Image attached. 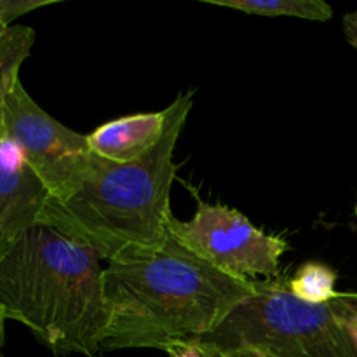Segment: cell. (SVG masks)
Instances as JSON below:
<instances>
[{"label": "cell", "instance_id": "18", "mask_svg": "<svg viewBox=\"0 0 357 357\" xmlns=\"http://www.w3.org/2000/svg\"><path fill=\"white\" fill-rule=\"evenodd\" d=\"M356 213H357V209H356Z\"/></svg>", "mask_w": 357, "mask_h": 357}, {"label": "cell", "instance_id": "9", "mask_svg": "<svg viewBox=\"0 0 357 357\" xmlns=\"http://www.w3.org/2000/svg\"><path fill=\"white\" fill-rule=\"evenodd\" d=\"M35 44V30L13 24L0 38V143L3 129V108L10 91L20 82V70Z\"/></svg>", "mask_w": 357, "mask_h": 357}, {"label": "cell", "instance_id": "8", "mask_svg": "<svg viewBox=\"0 0 357 357\" xmlns=\"http://www.w3.org/2000/svg\"><path fill=\"white\" fill-rule=\"evenodd\" d=\"M166 112H149L105 122L89 138L91 152L112 162L126 164L138 160L162 138Z\"/></svg>", "mask_w": 357, "mask_h": 357}, {"label": "cell", "instance_id": "2", "mask_svg": "<svg viewBox=\"0 0 357 357\" xmlns=\"http://www.w3.org/2000/svg\"><path fill=\"white\" fill-rule=\"evenodd\" d=\"M195 91L180 93L166 112L162 138L142 159L119 164L93 153L79 192L66 201H45L38 223L93 248L103 261L169 239L173 155L194 105Z\"/></svg>", "mask_w": 357, "mask_h": 357}, {"label": "cell", "instance_id": "15", "mask_svg": "<svg viewBox=\"0 0 357 357\" xmlns=\"http://www.w3.org/2000/svg\"><path fill=\"white\" fill-rule=\"evenodd\" d=\"M195 347H197L201 357H234L230 351H223V349L216 347L211 344H202V342H194Z\"/></svg>", "mask_w": 357, "mask_h": 357}, {"label": "cell", "instance_id": "7", "mask_svg": "<svg viewBox=\"0 0 357 357\" xmlns=\"http://www.w3.org/2000/svg\"><path fill=\"white\" fill-rule=\"evenodd\" d=\"M49 194L20 150L0 143V257L31 227L38 225Z\"/></svg>", "mask_w": 357, "mask_h": 357}, {"label": "cell", "instance_id": "10", "mask_svg": "<svg viewBox=\"0 0 357 357\" xmlns=\"http://www.w3.org/2000/svg\"><path fill=\"white\" fill-rule=\"evenodd\" d=\"M206 3L255 16H289L309 21H328L333 9L323 0H204Z\"/></svg>", "mask_w": 357, "mask_h": 357}, {"label": "cell", "instance_id": "14", "mask_svg": "<svg viewBox=\"0 0 357 357\" xmlns=\"http://www.w3.org/2000/svg\"><path fill=\"white\" fill-rule=\"evenodd\" d=\"M344 33L349 44L357 51V13H349L344 16Z\"/></svg>", "mask_w": 357, "mask_h": 357}, {"label": "cell", "instance_id": "11", "mask_svg": "<svg viewBox=\"0 0 357 357\" xmlns=\"http://www.w3.org/2000/svg\"><path fill=\"white\" fill-rule=\"evenodd\" d=\"M337 274L323 264H305L288 281V289L309 303H326L337 296Z\"/></svg>", "mask_w": 357, "mask_h": 357}, {"label": "cell", "instance_id": "16", "mask_svg": "<svg viewBox=\"0 0 357 357\" xmlns=\"http://www.w3.org/2000/svg\"><path fill=\"white\" fill-rule=\"evenodd\" d=\"M234 357H267L257 351H251V349H236V351H230Z\"/></svg>", "mask_w": 357, "mask_h": 357}, {"label": "cell", "instance_id": "5", "mask_svg": "<svg viewBox=\"0 0 357 357\" xmlns=\"http://www.w3.org/2000/svg\"><path fill=\"white\" fill-rule=\"evenodd\" d=\"M2 142L20 150L49 199L66 201L82 187L93 157L89 138L68 129L38 107L21 80L6 101Z\"/></svg>", "mask_w": 357, "mask_h": 357}, {"label": "cell", "instance_id": "13", "mask_svg": "<svg viewBox=\"0 0 357 357\" xmlns=\"http://www.w3.org/2000/svg\"><path fill=\"white\" fill-rule=\"evenodd\" d=\"M331 307L337 312L338 319L344 323L357 349V293H337L330 300Z\"/></svg>", "mask_w": 357, "mask_h": 357}, {"label": "cell", "instance_id": "3", "mask_svg": "<svg viewBox=\"0 0 357 357\" xmlns=\"http://www.w3.org/2000/svg\"><path fill=\"white\" fill-rule=\"evenodd\" d=\"M101 261L38 223L0 257V309L56 357H98L108 328Z\"/></svg>", "mask_w": 357, "mask_h": 357}, {"label": "cell", "instance_id": "12", "mask_svg": "<svg viewBox=\"0 0 357 357\" xmlns=\"http://www.w3.org/2000/svg\"><path fill=\"white\" fill-rule=\"evenodd\" d=\"M51 3H56V0H0V38L7 28L13 26L14 20Z\"/></svg>", "mask_w": 357, "mask_h": 357}, {"label": "cell", "instance_id": "4", "mask_svg": "<svg viewBox=\"0 0 357 357\" xmlns=\"http://www.w3.org/2000/svg\"><path fill=\"white\" fill-rule=\"evenodd\" d=\"M253 286L246 300L195 342L223 351L251 349L267 357H357L354 342L330 302H303L281 278L253 281Z\"/></svg>", "mask_w": 357, "mask_h": 357}, {"label": "cell", "instance_id": "6", "mask_svg": "<svg viewBox=\"0 0 357 357\" xmlns=\"http://www.w3.org/2000/svg\"><path fill=\"white\" fill-rule=\"evenodd\" d=\"M167 232L195 257L243 281L279 278L281 257L288 250L284 239L257 229L237 209L199 197L194 218L183 222L173 216Z\"/></svg>", "mask_w": 357, "mask_h": 357}, {"label": "cell", "instance_id": "1", "mask_svg": "<svg viewBox=\"0 0 357 357\" xmlns=\"http://www.w3.org/2000/svg\"><path fill=\"white\" fill-rule=\"evenodd\" d=\"M253 281L218 271L178 241L135 250L107 261L103 293L108 328L101 352H169L211 333L243 300Z\"/></svg>", "mask_w": 357, "mask_h": 357}, {"label": "cell", "instance_id": "17", "mask_svg": "<svg viewBox=\"0 0 357 357\" xmlns=\"http://www.w3.org/2000/svg\"><path fill=\"white\" fill-rule=\"evenodd\" d=\"M6 314L2 312V309H0V345L3 344V337H6Z\"/></svg>", "mask_w": 357, "mask_h": 357}]
</instances>
